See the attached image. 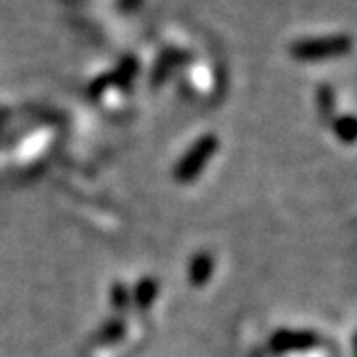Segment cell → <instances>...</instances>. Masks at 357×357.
<instances>
[{"label": "cell", "instance_id": "277c9868", "mask_svg": "<svg viewBox=\"0 0 357 357\" xmlns=\"http://www.w3.org/2000/svg\"><path fill=\"white\" fill-rule=\"evenodd\" d=\"M213 271V261L209 254H198L194 259L192 267H190V278H192V284L194 287H202L207 284V280Z\"/></svg>", "mask_w": 357, "mask_h": 357}, {"label": "cell", "instance_id": "3957f363", "mask_svg": "<svg viewBox=\"0 0 357 357\" xmlns=\"http://www.w3.org/2000/svg\"><path fill=\"white\" fill-rule=\"evenodd\" d=\"M319 336L310 329H280L271 336L269 347L275 353H297V351H310L319 344Z\"/></svg>", "mask_w": 357, "mask_h": 357}, {"label": "cell", "instance_id": "ba28073f", "mask_svg": "<svg viewBox=\"0 0 357 357\" xmlns=\"http://www.w3.org/2000/svg\"><path fill=\"white\" fill-rule=\"evenodd\" d=\"M336 134H338L344 142H351V140L355 138V125H353V119H351V116H347V119L338 121Z\"/></svg>", "mask_w": 357, "mask_h": 357}, {"label": "cell", "instance_id": "6da1fadb", "mask_svg": "<svg viewBox=\"0 0 357 357\" xmlns=\"http://www.w3.org/2000/svg\"><path fill=\"white\" fill-rule=\"evenodd\" d=\"M218 149V140L213 136H205V138H200L190 151H188V155L181 160V164L176 166L174 174H176V181H181V183H190L194 181V178L198 176V172L207 166L209 158L215 153Z\"/></svg>", "mask_w": 357, "mask_h": 357}, {"label": "cell", "instance_id": "52a82bcc", "mask_svg": "<svg viewBox=\"0 0 357 357\" xmlns=\"http://www.w3.org/2000/svg\"><path fill=\"white\" fill-rule=\"evenodd\" d=\"M110 301H112L114 308L125 310L127 303H130V293H127V289L123 284H114L112 291H110Z\"/></svg>", "mask_w": 357, "mask_h": 357}, {"label": "cell", "instance_id": "5b68a950", "mask_svg": "<svg viewBox=\"0 0 357 357\" xmlns=\"http://www.w3.org/2000/svg\"><path fill=\"white\" fill-rule=\"evenodd\" d=\"M155 295H158V282L151 278H144L142 282L136 287V293H134V301L140 310H146L149 305L155 301Z\"/></svg>", "mask_w": 357, "mask_h": 357}, {"label": "cell", "instance_id": "7a4b0ae2", "mask_svg": "<svg viewBox=\"0 0 357 357\" xmlns=\"http://www.w3.org/2000/svg\"><path fill=\"white\" fill-rule=\"evenodd\" d=\"M349 50L347 37H325L323 41H301L293 45V54L299 61H323L344 54Z\"/></svg>", "mask_w": 357, "mask_h": 357}, {"label": "cell", "instance_id": "8992f818", "mask_svg": "<svg viewBox=\"0 0 357 357\" xmlns=\"http://www.w3.org/2000/svg\"><path fill=\"white\" fill-rule=\"evenodd\" d=\"M123 331H125V325L121 321H112L108 323L104 329H101V334L97 336V342L106 344V342H116L123 338Z\"/></svg>", "mask_w": 357, "mask_h": 357}]
</instances>
